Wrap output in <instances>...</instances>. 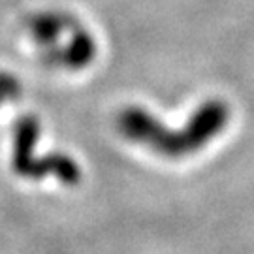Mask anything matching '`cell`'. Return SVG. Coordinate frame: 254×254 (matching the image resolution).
I'll return each instance as SVG.
<instances>
[{
    "label": "cell",
    "mask_w": 254,
    "mask_h": 254,
    "mask_svg": "<svg viewBox=\"0 0 254 254\" xmlns=\"http://www.w3.org/2000/svg\"><path fill=\"white\" fill-rule=\"evenodd\" d=\"M224 113L218 106H207L194 117L189 127L181 132H173L164 128L156 119L139 108H128L119 117V128L127 137L137 143L149 145L156 153L168 156H181L190 151L200 149L222 127Z\"/></svg>",
    "instance_id": "obj_1"
},
{
    "label": "cell",
    "mask_w": 254,
    "mask_h": 254,
    "mask_svg": "<svg viewBox=\"0 0 254 254\" xmlns=\"http://www.w3.org/2000/svg\"><path fill=\"white\" fill-rule=\"evenodd\" d=\"M40 136V127L34 117L21 119L15 127V151H13V168L19 175L28 179H44L47 173L55 175L63 183L73 185L79 181V168L72 158L64 154H49L46 158L34 160V145Z\"/></svg>",
    "instance_id": "obj_2"
},
{
    "label": "cell",
    "mask_w": 254,
    "mask_h": 254,
    "mask_svg": "<svg viewBox=\"0 0 254 254\" xmlns=\"http://www.w3.org/2000/svg\"><path fill=\"white\" fill-rule=\"evenodd\" d=\"M21 91L17 79L13 75H8V73H0V106L4 104V100H11L15 98Z\"/></svg>",
    "instance_id": "obj_3"
}]
</instances>
